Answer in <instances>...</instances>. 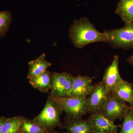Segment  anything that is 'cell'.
I'll return each mask as SVG.
<instances>
[{"instance_id": "cell-1", "label": "cell", "mask_w": 133, "mask_h": 133, "mask_svg": "<svg viewBox=\"0 0 133 133\" xmlns=\"http://www.w3.org/2000/svg\"><path fill=\"white\" fill-rule=\"evenodd\" d=\"M70 38L77 48H82L96 42H106L109 37L106 33L98 31L86 17L74 21L70 30Z\"/></svg>"}, {"instance_id": "cell-2", "label": "cell", "mask_w": 133, "mask_h": 133, "mask_svg": "<svg viewBox=\"0 0 133 133\" xmlns=\"http://www.w3.org/2000/svg\"><path fill=\"white\" fill-rule=\"evenodd\" d=\"M63 111L61 107L49 96L42 111L33 120L47 131L60 125V116Z\"/></svg>"}, {"instance_id": "cell-3", "label": "cell", "mask_w": 133, "mask_h": 133, "mask_svg": "<svg viewBox=\"0 0 133 133\" xmlns=\"http://www.w3.org/2000/svg\"><path fill=\"white\" fill-rule=\"evenodd\" d=\"M109 37L108 42L113 48L127 50L133 49V21L126 23L118 29L105 30Z\"/></svg>"}, {"instance_id": "cell-4", "label": "cell", "mask_w": 133, "mask_h": 133, "mask_svg": "<svg viewBox=\"0 0 133 133\" xmlns=\"http://www.w3.org/2000/svg\"><path fill=\"white\" fill-rule=\"evenodd\" d=\"M51 97L61 107L63 111L66 114V118H79L88 113L87 98Z\"/></svg>"}, {"instance_id": "cell-5", "label": "cell", "mask_w": 133, "mask_h": 133, "mask_svg": "<svg viewBox=\"0 0 133 133\" xmlns=\"http://www.w3.org/2000/svg\"><path fill=\"white\" fill-rule=\"evenodd\" d=\"M102 81L94 85L93 87L87 98L88 113L101 112L110 95Z\"/></svg>"}, {"instance_id": "cell-6", "label": "cell", "mask_w": 133, "mask_h": 133, "mask_svg": "<svg viewBox=\"0 0 133 133\" xmlns=\"http://www.w3.org/2000/svg\"><path fill=\"white\" fill-rule=\"evenodd\" d=\"M129 110L126 102L110 94L101 112L108 118L115 122L124 119Z\"/></svg>"}, {"instance_id": "cell-7", "label": "cell", "mask_w": 133, "mask_h": 133, "mask_svg": "<svg viewBox=\"0 0 133 133\" xmlns=\"http://www.w3.org/2000/svg\"><path fill=\"white\" fill-rule=\"evenodd\" d=\"M73 76L66 72L52 73V82L50 96L57 97H67L71 88Z\"/></svg>"}, {"instance_id": "cell-8", "label": "cell", "mask_w": 133, "mask_h": 133, "mask_svg": "<svg viewBox=\"0 0 133 133\" xmlns=\"http://www.w3.org/2000/svg\"><path fill=\"white\" fill-rule=\"evenodd\" d=\"M93 78L78 75L73 76L72 84L67 97L86 99L92 90Z\"/></svg>"}, {"instance_id": "cell-9", "label": "cell", "mask_w": 133, "mask_h": 133, "mask_svg": "<svg viewBox=\"0 0 133 133\" xmlns=\"http://www.w3.org/2000/svg\"><path fill=\"white\" fill-rule=\"evenodd\" d=\"M123 80L119 72L118 56H115L111 63L105 70L102 82L108 92L111 94L116 86Z\"/></svg>"}, {"instance_id": "cell-10", "label": "cell", "mask_w": 133, "mask_h": 133, "mask_svg": "<svg viewBox=\"0 0 133 133\" xmlns=\"http://www.w3.org/2000/svg\"><path fill=\"white\" fill-rule=\"evenodd\" d=\"M93 129L104 132H117L119 126L108 118L101 112L91 114L87 119Z\"/></svg>"}, {"instance_id": "cell-11", "label": "cell", "mask_w": 133, "mask_h": 133, "mask_svg": "<svg viewBox=\"0 0 133 133\" xmlns=\"http://www.w3.org/2000/svg\"><path fill=\"white\" fill-rule=\"evenodd\" d=\"M62 128L66 129L69 133H91L93 129L88 119L82 118H66Z\"/></svg>"}, {"instance_id": "cell-12", "label": "cell", "mask_w": 133, "mask_h": 133, "mask_svg": "<svg viewBox=\"0 0 133 133\" xmlns=\"http://www.w3.org/2000/svg\"><path fill=\"white\" fill-rule=\"evenodd\" d=\"M111 95L128 102L133 107V84L128 81H121L111 93Z\"/></svg>"}, {"instance_id": "cell-13", "label": "cell", "mask_w": 133, "mask_h": 133, "mask_svg": "<svg viewBox=\"0 0 133 133\" xmlns=\"http://www.w3.org/2000/svg\"><path fill=\"white\" fill-rule=\"evenodd\" d=\"M29 83L33 88L42 92L50 91L52 82V73L46 70L42 74L30 78Z\"/></svg>"}, {"instance_id": "cell-14", "label": "cell", "mask_w": 133, "mask_h": 133, "mask_svg": "<svg viewBox=\"0 0 133 133\" xmlns=\"http://www.w3.org/2000/svg\"><path fill=\"white\" fill-rule=\"evenodd\" d=\"M29 72L27 76L28 79L42 74L52 64L45 59V54H43L36 59L29 62Z\"/></svg>"}, {"instance_id": "cell-15", "label": "cell", "mask_w": 133, "mask_h": 133, "mask_svg": "<svg viewBox=\"0 0 133 133\" xmlns=\"http://www.w3.org/2000/svg\"><path fill=\"white\" fill-rule=\"evenodd\" d=\"M115 13L125 23L133 21V0H120Z\"/></svg>"}, {"instance_id": "cell-16", "label": "cell", "mask_w": 133, "mask_h": 133, "mask_svg": "<svg viewBox=\"0 0 133 133\" xmlns=\"http://www.w3.org/2000/svg\"><path fill=\"white\" fill-rule=\"evenodd\" d=\"M25 118L17 116L8 118L3 127L2 133H17L20 131Z\"/></svg>"}, {"instance_id": "cell-17", "label": "cell", "mask_w": 133, "mask_h": 133, "mask_svg": "<svg viewBox=\"0 0 133 133\" xmlns=\"http://www.w3.org/2000/svg\"><path fill=\"white\" fill-rule=\"evenodd\" d=\"M20 131L23 133H46L47 131L33 120L25 118Z\"/></svg>"}, {"instance_id": "cell-18", "label": "cell", "mask_w": 133, "mask_h": 133, "mask_svg": "<svg viewBox=\"0 0 133 133\" xmlns=\"http://www.w3.org/2000/svg\"><path fill=\"white\" fill-rule=\"evenodd\" d=\"M12 20L11 12L8 11L0 12V38L6 35Z\"/></svg>"}, {"instance_id": "cell-19", "label": "cell", "mask_w": 133, "mask_h": 133, "mask_svg": "<svg viewBox=\"0 0 133 133\" xmlns=\"http://www.w3.org/2000/svg\"><path fill=\"white\" fill-rule=\"evenodd\" d=\"M119 133H133V112L130 106L129 111L124 118Z\"/></svg>"}, {"instance_id": "cell-20", "label": "cell", "mask_w": 133, "mask_h": 133, "mask_svg": "<svg viewBox=\"0 0 133 133\" xmlns=\"http://www.w3.org/2000/svg\"><path fill=\"white\" fill-rule=\"evenodd\" d=\"M8 119V118H6L4 116H1L0 117V133H2L3 124Z\"/></svg>"}, {"instance_id": "cell-21", "label": "cell", "mask_w": 133, "mask_h": 133, "mask_svg": "<svg viewBox=\"0 0 133 133\" xmlns=\"http://www.w3.org/2000/svg\"><path fill=\"white\" fill-rule=\"evenodd\" d=\"M91 133H117L115 132H104L97 130V129H93Z\"/></svg>"}, {"instance_id": "cell-22", "label": "cell", "mask_w": 133, "mask_h": 133, "mask_svg": "<svg viewBox=\"0 0 133 133\" xmlns=\"http://www.w3.org/2000/svg\"><path fill=\"white\" fill-rule=\"evenodd\" d=\"M127 61L129 64L133 65V55L128 58Z\"/></svg>"}, {"instance_id": "cell-23", "label": "cell", "mask_w": 133, "mask_h": 133, "mask_svg": "<svg viewBox=\"0 0 133 133\" xmlns=\"http://www.w3.org/2000/svg\"><path fill=\"white\" fill-rule=\"evenodd\" d=\"M69 133L68 132H65L64 133H58L57 132H55V131H52V132H51L50 133Z\"/></svg>"}, {"instance_id": "cell-24", "label": "cell", "mask_w": 133, "mask_h": 133, "mask_svg": "<svg viewBox=\"0 0 133 133\" xmlns=\"http://www.w3.org/2000/svg\"><path fill=\"white\" fill-rule=\"evenodd\" d=\"M130 108L133 111V107H130Z\"/></svg>"}, {"instance_id": "cell-25", "label": "cell", "mask_w": 133, "mask_h": 133, "mask_svg": "<svg viewBox=\"0 0 133 133\" xmlns=\"http://www.w3.org/2000/svg\"><path fill=\"white\" fill-rule=\"evenodd\" d=\"M17 133H23L22 132H21V131H19V132H17Z\"/></svg>"}, {"instance_id": "cell-26", "label": "cell", "mask_w": 133, "mask_h": 133, "mask_svg": "<svg viewBox=\"0 0 133 133\" xmlns=\"http://www.w3.org/2000/svg\"><path fill=\"white\" fill-rule=\"evenodd\" d=\"M48 133V132H47V133Z\"/></svg>"}]
</instances>
